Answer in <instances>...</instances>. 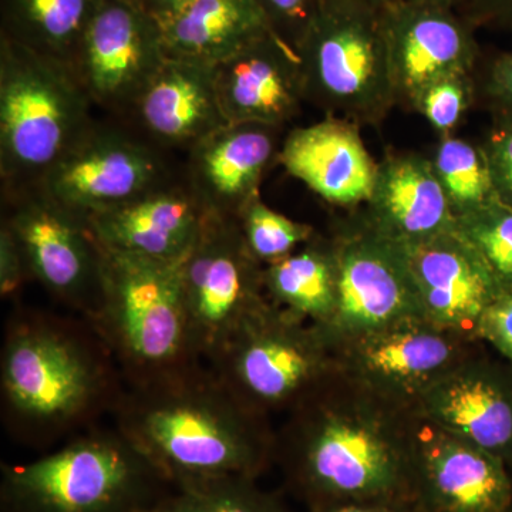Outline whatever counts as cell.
I'll return each mask as SVG.
<instances>
[{"label":"cell","mask_w":512,"mask_h":512,"mask_svg":"<svg viewBox=\"0 0 512 512\" xmlns=\"http://www.w3.org/2000/svg\"><path fill=\"white\" fill-rule=\"evenodd\" d=\"M414 412L342 370L286 413L275 464L308 510L355 501L412 505Z\"/></svg>","instance_id":"1"},{"label":"cell","mask_w":512,"mask_h":512,"mask_svg":"<svg viewBox=\"0 0 512 512\" xmlns=\"http://www.w3.org/2000/svg\"><path fill=\"white\" fill-rule=\"evenodd\" d=\"M127 386L92 322L18 306L0 355L2 420L20 446L45 451L113 414ZM72 439V437H70Z\"/></svg>","instance_id":"2"},{"label":"cell","mask_w":512,"mask_h":512,"mask_svg":"<svg viewBox=\"0 0 512 512\" xmlns=\"http://www.w3.org/2000/svg\"><path fill=\"white\" fill-rule=\"evenodd\" d=\"M114 427L171 487L224 477L258 480L275 464L271 417L239 402L208 365L126 389Z\"/></svg>","instance_id":"3"},{"label":"cell","mask_w":512,"mask_h":512,"mask_svg":"<svg viewBox=\"0 0 512 512\" xmlns=\"http://www.w3.org/2000/svg\"><path fill=\"white\" fill-rule=\"evenodd\" d=\"M89 320L116 360L127 389L205 365L188 326L181 261L103 247L100 303Z\"/></svg>","instance_id":"4"},{"label":"cell","mask_w":512,"mask_h":512,"mask_svg":"<svg viewBox=\"0 0 512 512\" xmlns=\"http://www.w3.org/2000/svg\"><path fill=\"white\" fill-rule=\"evenodd\" d=\"M171 485L116 427H90L29 463L3 464L0 512H147Z\"/></svg>","instance_id":"5"},{"label":"cell","mask_w":512,"mask_h":512,"mask_svg":"<svg viewBox=\"0 0 512 512\" xmlns=\"http://www.w3.org/2000/svg\"><path fill=\"white\" fill-rule=\"evenodd\" d=\"M92 100L72 66L0 37V180L28 187L89 130Z\"/></svg>","instance_id":"6"},{"label":"cell","mask_w":512,"mask_h":512,"mask_svg":"<svg viewBox=\"0 0 512 512\" xmlns=\"http://www.w3.org/2000/svg\"><path fill=\"white\" fill-rule=\"evenodd\" d=\"M295 53L305 100L328 116L377 126L396 106L382 9L320 0Z\"/></svg>","instance_id":"7"},{"label":"cell","mask_w":512,"mask_h":512,"mask_svg":"<svg viewBox=\"0 0 512 512\" xmlns=\"http://www.w3.org/2000/svg\"><path fill=\"white\" fill-rule=\"evenodd\" d=\"M249 409L271 417L289 413L339 372L328 333L268 302L208 365Z\"/></svg>","instance_id":"8"},{"label":"cell","mask_w":512,"mask_h":512,"mask_svg":"<svg viewBox=\"0 0 512 512\" xmlns=\"http://www.w3.org/2000/svg\"><path fill=\"white\" fill-rule=\"evenodd\" d=\"M181 288L192 343L211 365L238 329L268 303L264 265L252 256L237 217L210 214L181 261Z\"/></svg>","instance_id":"9"},{"label":"cell","mask_w":512,"mask_h":512,"mask_svg":"<svg viewBox=\"0 0 512 512\" xmlns=\"http://www.w3.org/2000/svg\"><path fill=\"white\" fill-rule=\"evenodd\" d=\"M2 225L18 242L30 281L90 319L99 308L103 247L86 218L39 185L2 188Z\"/></svg>","instance_id":"10"},{"label":"cell","mask_w":512,"mask_h":512,"mask_svg":"<svg viewBox=\"0 0 512 512\" xmlns=\"http://www.w3.org/2000/svg\"><path fill=\"white\" fill-rule=\"evenodd\" d=\"M174 178L165 151L113 117L94 120L37 185L89 221Z\"/></svg>","instance_id":"11"},{"label":"cell","mask_w":512,"mask_h":512,"mask_svg":"<svg viewBox=\"0 0 512 512\" xmlns=\"http://www.w3.org/2000/svg\"><path fill=\"white\" fill-rule=\"evenodd\" d=\"M480 343L412 316L342 340L335 348L346 376L380 399L414 412L424 393Z\"/></svg>","instance_id":"12"},{"label":"cell","mask_w":512,"mask_h":512,"mask_svg":"<svg viewBox=\"0 0 512 512\" xmlns=\"http://www.w3.org/2000/svg\"><path fill=\"white\" fill-rule=\"evenodd\" d=\"M335 248L338 293L332 323L333 345L396 320L424 316L406 254L362 217L340 222L330 235Z\"/></svg>","instance_id":"13"},{"label":"cell","mask_w":512,"mask_h":512,"mask_svg":"<svg viewBox=\"0 0 512 512\" xmlns=\"http://www.w3.org/2000/svg\"><path fill=\"white\" fill-rule=\"evenodd\" d=\"M167 57L163 29L146 10L126 0H101L72 69L96 109L123 119Z\"/></svg>","instance_id":"14"},{"label":"cell","mask_w":512,"mask_h":512,"mask_svg":"<svg viewBox=\"0 0 512 512\" xmlns=\"http://www.w3.org/2000/svg\"><path fill=\"white\" fill-rule=\"evenodd\" d=\"M414 512H512V471L501 458L414 413Z\"/></svg>","instance_id":"15"},{"label":"cell","mask_w":512,"mask_h":512,"mask_svg":"<svg viewBox=\"0 0 512 512\" xmlns=\"http://www.w3.org/2000/svg\"><path fill=\"white\" fill-rule=\"evenodd\" d=\"M382 19L397 104L412 106L421 90L444 77L474 74L477 29L456 10L394 0Z\"/></svg>","instance_id":"16"},{"label":"cell","mask_w":512,"mask_h":512,"mask_svg":"<svg viewBox=\"0 0 512 512\" xmlns=\"http://www.w3.org/2000/svg\"><path fill=\"white\" fill-rule=\"evenodd\" d=\"M402 247L426 319L480 342V320L503 288L477 249L457 227Z\"/></svg>","instance_id":"17"},{"label":"cell","mask_w":512,"mask_h":512,"mask_svg":"<svg viewBox=\"0 0 512 512\" xmlns=\"http://www.w3.org/2000/svg\"><path fill=\"white\" fill-rule=\"evenodd\" d=\"M414 413L512 471V366L476 350L424 393Z\"/></svg>","instance_id":"18"},{"label":"cell","mask_w":512,"mask_h":512,"mask_svg":"<svg viewBox=\"0 0 512 512\" xmlns=\"http://www.w3.org/2000/svg\"><path fill=\"white\" fill-rule=\"evenodd\" d=\"M120 120L161 150L185 153L229 124L214 66L177 57H167Z\"/></svg>","instance_id":"19"},{"label":"cell","mask_w":512,"mask_h":512,"mask_svg":"<svg viewBox=\"0 0 512 512\" xmlns=\"http://www.w3.org/2000/svg\"><path fill=\"white\" fill-rule=\"evenodd\" d=\"M214 74L228 123L282 128L306 101L298 56L275 32L215 64Z\"/></svg>","instance_id":"20"},{"label":"cell","mask_w":512,"mask_h":512,"mask_svg":"<svg viewBox=\"0 0 512 512\" xmlns=\"http://www.w3.org/2000/svg\"><path fill=\"white\" fill-rule=\"evenodd\" d=\"M281 128L229 123L187 153L185 181L212 214L238 217L259 197L264 175L278 160Z\"/></svg>","instance_id":"21"},{"label":"cell","mask_w":512,"mask_h":512,"mask_svg":"<svg viewBox=\"0 0 512 512\" xmlns=\"http://www.w3.org/2000/svg\"><path fill=\"white\" fill-rule=\"evenodd\" d=\"M210 214L185 178H174L89 222L104 248L177 262L194 247Z\"/></svg>","instance_id":"22"},{"label":"cell","mask_w":512,"mask_h":512,"mask_svg":"<svg viewBox=\"0 0 512 512\" xmlns=\"http://www.w3.org/2000/svg\"><path fill=\"white\" fill-rule=\"evenodd\" d=\"M278 161L286 173L336 207L365 205L375 187L377 163L360 127L339 117L293 128L282 141Z\"/></svg>","instance_id":"23"},{"label":"cell","mask_w":512,"mask_h":512,"mask_svg":"<svg viewBox=\"0 0 512 512\" xmlns=\"http://www.w3.org/2000/svg\"><path fill=\"white\" fill-rule=\"evenodd\" d=\"M360 212L370 227L399 244H413L457 227V218L430 158L390 153L377 163L375 187Z\"/></svg>","instance_id":"24"},{"label":"cell","mask_w":512,"mask_h":512,"mask_svg":"<svg viewBox=\"0 0 512 512\" xmlns=\"http://www.w3.org/2000/svg\"><path fill=\"white\" fill-rule=\"evenodd\" d=\"M161 29L168 57L210 66L274 32L255 0H198Z\"/></svg>","instance_id":"25"},{"label":"cell","mask_w":512,"mask_h":512,"mask_svg":"<svg viewBox=\"0 0 512 512\" xmlns=\"http://www.w3.org/2000/svg\"><path fill=\"white\" fill-rule=\"evenodd\" d=\"M266 298L323 330L335 316L338 272L332 238L316 232L291 255L264 266Z\"/></svg>","instance_id":"26"},{"label":"cell","mask_w":512,"mask_h":512,"mask_svg":"<svg viewBox=\"0 0 512 512\" xmlns=\"http://www.w3.org/2000/svg\"><path fill=\"white\" fill-rule=\"evenodd\" d=\"M101 0H0V37L72 66Z\"/></svg>","instance_id":"27"},{"label":"cell","mask_w":512,"mask_h":512,"mask_svg":"<svg viewBox=\"0 0 512 512\" xmlns=\"http://www.w3.org/2000/svg\"><path fill=\"white\" fill-rule=\"evenodd\" d=\"M430 160L457 220L497 200L481 144L454 136L440 138Z\"/></svg>","instance_id":"28"},{"label":"cell","mask_w":512,"mask_h":512,"mask_svg":"<svg viewBox=\"0 0 512 512\" xmlns=\"http://www.w3.org/2000/svg\"><path fill=\"white\" fill-rule=\"evenodd\" d=\"M256 481L224 477L178 485L147 512H292Z\"/></svg>","instance_id":"29"},{"label":"cell","mask_w":512,"mask_h":512,"mask_svg":"<svg viewBox=\"0 0 512 512\" xmlns=\"http://www.w3.org/2000/svg\"><path fill=\"white\" fill-rule=\"evenodd\" d=\"M237 220L249 252L264 266L291 255L316 235L312 225L272 210L261 197L249 202Z\"/></svg>","instance_id":"30"},{"label":"cell","mask_w":512,"mask_h":512,"mask_svg":"<svg viewBox=\"0 0 512 512\" xmlns=\"http://www.w3.org/2000/svg\"><path fill=\"white\" fill-rule=\"evenodd\" d=\"M457 228L477 249L503 289H512V208L495 200L458 218Z\"/></svg>","instance_id":"31"},{"label":"cell","mask_w":512,"mask_h":512,"mask_svg":"<svg viewBox=\"0 0 512 512\" xmlns=\"http://www.w3.org/2000/svg\"><path fill=\"white\" fill-rule=\"evenodd\" d=\"M474 74L448 76L429 84L410 109L426 119L440 138L453 136L476 97Z\"/></svg>","instance_id":"32"},{"label":"cell","mask_w":512,"mask_h":512,"mask_svg":"<svg viewBox=\"0 0 512 512\" xmlns=\"http://www.w3.org/2000/svg\"><path fill=\"white\" fill-rule=\"evenodd\" d=\"M497 200L512 208V121L497 119L483 143Z\"/></svg>","instance_id":"33"},{"label":"cell","mask_w":512,"mask_h":512,"mask_svg":"<svg viewBox=\"0 0 512 512\" xmlns=\"http://www.w3.org/2000/svg\"><path fill=\"white\" fill-rule=\"evenodd\" d=\"M272 30L293 50L319 8L320 0H255Z\"/></svg>","instance_id":"34"},{"label":"cell","mask_w":512,"mask_h":512,"mask_svg":"<svg viewBox=\"0 0 512 512\" xmlns=\"http://www.w3.org/2000/svg\"><path fill=\"white\" fill-rule=\"evenodd\" d=\"M477 336L512 365V289H503L488 306L478 325Z\"/></svg>","instance_id":"35"},{"label":"cell","mask_w":512,"mask_h":512,"mask_svg":"<svg viewBox=\"0 0 512 512\" xmlns=\"http://www.w3.org/2000/svg\"><path fill=\"white\" fill-rule=\"evenodd\" d=\"M481 92L497 119L512 121V50L500 53L488 64Z\"/></svg>","instance_id":"36"},{"label":"cell","mask_w":512,"mask_h":512,"mask_svg":"<svg viewBox=\"0 0 512 512\" xmlns=\"http://www.w3.org/2000/svg\"><path fill=\"white\" fill-rule=\"evenodd\" d=\"M30 281L28 266L18 242L8 228L0 225V296L16 299Z\"/></svg>","instance_id":"37"},{"label":"cell","mask_w":512,"mask_h":512,"mask_svg":"<svg viewBox=\"0 0 512 512\" xmlns=\"http://www.w3.org/2000/svg\"><path fill=\"white\" fill-rule=\"evenodd\" d=\"M458 13L476 29L512 28V0H470Z\"/></svg>","instance_id":"38"},{"label":"cell","mask_w":512,"mask_h":512,"mask_svg":"<svg viewBox=\"0 0 512 512\" xmlns=\"http://www.w3.org/2000/svg\"><path fill=\"white\" fill-rule=\"evenodd\" d=\"M308 512H414L413 507L400 501H355L312 508Z\"/></svg>","instance_id":"39"},{"label":"cell","mask_w":512,"mask_h":512,"mask_svg":"<svg viewBox=\"0 0 512 512\" xmlns=\"http://www.w3.org/2000/svg\"><path fill=\"white\" fill-rule=\"evenodd\" d=\"M198 0H143L141 8L146 10L151 18L157 20L160 25L168 20L177 18L178 15L191 8Z\"/></svg>","instance_id":"40"},{"label":"cell","mask_w":512,"mask_h":512,"mask_svg":"<svg viewBox=\"0 0 512 512\" xmlns=\"http://www.w3.org/2000/svg\"><path fill=\"white\" fill-rule=\"evenodd\" d=\"M404 2L414 3V5L433 6V8H441L448 10H456L460 12L470 0H404Z\"/></svg>","instance_id":"41"},{"label":"cell","mask_w":512,"mask_h":512,"mask_svg":"<svg viewBox=\"0 0 512 512\" xmlns=\"http://www.w3.org/2000/svg\"><path fill=\"white\" fill-rule=\"evenodd\" d=\"M345 2L360 3V5L372 6V8L383 9L394 0H345Z\"/></svg>","instance_id":"42"},{"label":"cell","mask_w":512,"mask_h":512,"mask_svg":"<svg viewBox=\"0 0 512 512\" xmlns=\"http://www.w3.org/2000/svg\"><path fill=\"white\" fill-rule=\"evenodd\" d=\"M126 2L134 3V5H138L141 8V3H143V0H126Z\"/></svg>","instance_id":"43"},{"label":"cell","mask_w":512,"mask_h":512,"mask_svg":"<svg viewBox=\"0 0 512 512\" xmlns=\"http://www.w3.org/2000/svg\"><path fill=\"white\" fill-rule=\"evenodd\" d=\"M511 32H512V28H511Z\"/></svg>","instance_id":"44"}]
</instances>
